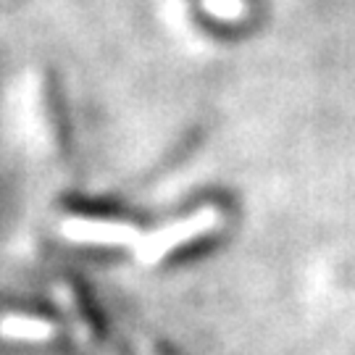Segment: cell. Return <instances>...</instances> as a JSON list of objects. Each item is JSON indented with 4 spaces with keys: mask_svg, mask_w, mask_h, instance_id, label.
I'll return each instance as SVG.
<instances>
[{
    "mask_svg": "<svg viewBox=\"0 0 355 355\" xmlns=\"http://www.w3.org/2000/svg\"><path fill=\"white\" fill-rule=\"evenodd\" d=\"M221 221H224L221 211H218L216 205H205V208L195 211L192 216H184V218H179V221L164 224V227L155 229V232L140 234V240L135 242V255L140 258L142 263L155 266V263H161L168 253H174L177 248L216 232V229L221 227Z\"/></svg>",
    "mask_w": 355,
    "mask_h": 355,
    "instance_id": "1",
    "label": "cell"
},
{
    "mask_svg": "<svg viewBox=\"0 0 355 355\" xmlns=\"http://www.w3.org/2000/svg\"><path fill=\"white\" fill-rule=\"evenodd\" d=\"M61 234L79 245H114V248H132L140 240V229L135 224L108 221V218H85V216L64 218Z\"/></svg>",
    "mask_w": 355,
    "mask_h": 355,
    "instance_id": "2",
    "label": "cell"
},
{
    "mask_svg": "<svg viewBox=\"0 0 355 355\" xmlns=\"http://www.w3.org/2000/svg\"><path fill=\"white\" fill-rule=\"evenodd\" d=\"M55 324L48 318L37 316H19V313H6L0 316V337L13 340V343H48L55 337Z\"/></svg>",
    "mask_w": 355,
    "mask_h": 355,
    "instance_id": "3",
    "label": "cell"
},
{
    "mask_svg": "<svg viewBox=\"0 0 355 355\" xmlns=\"http://www.w3.org/2000/svg\"><path fill=\"white\" fill-rule=\"evenodd\" d=\"M203 11L221 21H242L248 16V0H200Z\"/></svg>",
    "mask_w": 355,
    "mask_h": 355,
    "instance_id": "4",
    "label": "cell"
}]
</instances>
